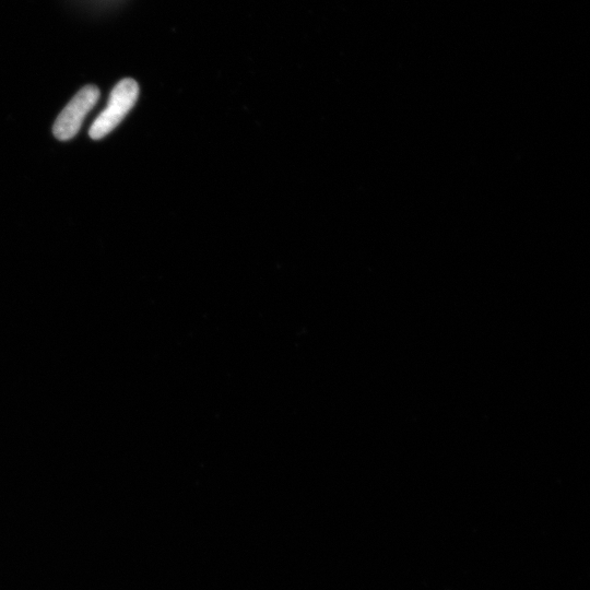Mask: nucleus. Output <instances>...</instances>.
Returning <instances> with one entry per match:
<instances>
[{"label": "nucleus", "instance_id": "obj_1", "mask_svg": "<svg viewBox=\"0 0 590 590\" xmlns=\"http://www.w3.org/2000/svg\"><path fill=\"white\" fill-rule=\"evenodd\" d=\"M138 97L139 86L136 80L126 78L118 82L111 92L108 106L90 127L89 136L93 140H100L113 132L134 108Z\"/></svg>", "mask_w": 590, "mask_h": 590}, {"label": "nucleus", "instance_id": "obj_2", "mask_svg": "<svg viewBox=\"0 0 590 590\" xmlns=\"http://www.w3.org/2000/svg\"><path fill=\"white\" fill-rule=\"evenodd\" d=\"M100 98L98 87L88 85L82 88L68 103L53 126L54 136L61 141L73 139L80 131L85 118L96 106Z\"/></svg>", "mask_w": 590, "mask_h": 590}]
</instances>
